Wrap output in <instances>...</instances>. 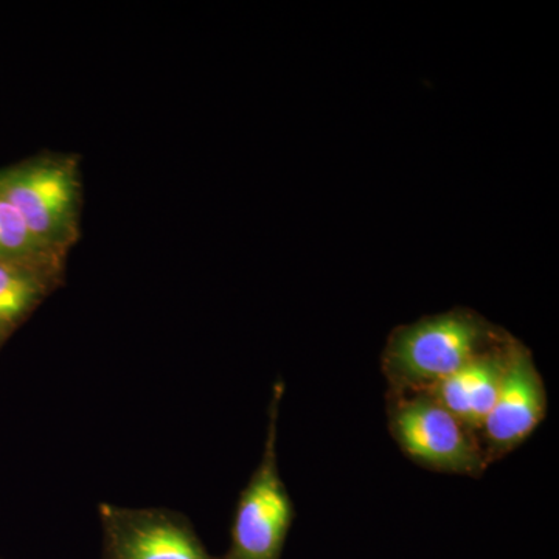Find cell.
Segmentation results:
<instances>
[{
	"label": "cell",
	"mask_w": 559,
	"mask_h": 559,
	"mask_svg": "<svg viewBox=\"0 0 559 559\" xmlns=\"http://www.w3.org/2000/svg\"><path fill=\"white\" fill-rule=\"evenodd\" d=\"M506 340L487 319L459 308L393 330L382 370L396 392H421Z\"/></svg>",
	"instance_id": "obj_1"
},
{
	"label": "cell",
	"mask_w": 559,
	"mask_h": 559,
	"mask_svg": "<svg viewBox=\"0 0 559 559\" xmlns=\"http://www.w3.org/2000/svg\"><path fill=\"white\" fill-rule=\"evenodd\" d=\"M283 382L270 404V425L263 455L242 489L231 525L230 547L223 559H280L294 522V503L280 476L277 432Z\"/></svg>",
	"instance_id": "obj_2"
},
{
	"label": "cell",
	"mask_w": 559,
	"mask_h": 559,
	"mask_svg": "<svg viewBox=\"0 0 559 559\" xmlns=\"http://www.w3.org/2000/svg\"><path fill=\"white\" fill-rule=\"evenodd\" d=\"M390 433L404 454L425 468L477 477L488 466L474 430L426 393L411 392L393 404Z\"/></svg>",
	"instance_id": "obj_3"
},
{
	"label": "cell",
	"mask_w": 559,
	"mask_h": 559,
	"mask_svg": "<svg viewBox=\"0 0 559 559\" xmlns=\"http://www.w3.org/2000/svg\"><path fill=\"white\" fill-rule=\"evenodd\" d=\"M0 197L17 210L36 241L55 259L72 240L79 179L68 162L44 159L2 173Z\"/></svg>",
	"instance_id": "obj_4"
},
{
	"label": "cell",
	"mask_w": 559,
	"mask_h": 559,
	"mask_svg": "<svg viewBox=\"0 0 559 559\" xmlns=\"http://www.w3.org/2000/svg\"><path fill=\"white\" fill-rule=\"evenodd\" d=\"M546 412V385L535 359L525 345L510 337L498 396L479 429L488 463L521 447L538 429Z\"/></svg>",
	"instance_id": "obj_5"
},
{
	"label": "cell",
	"mask_w": 559,
	"mask_h": 559,
	"mask_svg": "<svg viewBox=\"0 0 559 559\" xmlns=\"http://www.w3.org/2000/svg\"><path fill=\"white\" fill-rule=\"evenodd\" d=\"M103 559H223L205 549L186 518L164 509L100 506Z\"/></svg>",
	"instance_id": "obj_6"
},
{
	"label": "cell",
	"mask_w": 559,
	"mask_h": 559,
	"mask_svg": "<svg viewBox=\"0 0 559 559\" xmlns=\"http://www.w3.org/2000/svg\"><path fill=\"white\" fill-rule=\"evenodd\" d=\"M509 340L510 336H507L498 347L481 353L455 373L421 392L476 432L484 425L498 396L500 381L506 370Z\"/></svg>",
	"instance_id": "obj_7"
},
{
	"label": "cell",
	"mask_w": 559,
	"mask_h": 559,
	"mask_svg": "<svg viewBox=\"0 0 559 559\" xmlns=\"http://www.w3.org/2000/svg\"><path fill=\"white\" fill-rule=\"evenodd\" d=\"M46 289L43 271L0 261V336L38 304Z\"/></svg>",
	"instance_id": "obj_8"
},
{
	"label": "cell",
	"mask_w": 559,
	"mask_h": 559,
	"mask_svg": "<svg viewBox=\"0 0 559 559\" xmlns=\"http://www.w3.org/2000/svg\"><path fill=\"white\" fill-rule=\"evenodd\" d=\"M0 261L39 271L47 264L53 270L55 261V257L33 237L17 210L3 197H0Z\"/></svg>",
	"instance_id": "obj_9"
}]
</instances>
